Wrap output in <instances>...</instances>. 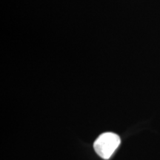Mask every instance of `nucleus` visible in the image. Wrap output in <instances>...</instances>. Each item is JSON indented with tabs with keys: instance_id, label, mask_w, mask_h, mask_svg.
<instances>
[{
	"instance_id": "nucleus-1",
	"label": "nucleus",
	"mask_w": 160,
	"mask_h": 160,
	"mask_svg": "<svg viewBox=\"0 0 160 160\" xmlns=\"http://www.w3.org/2000/svg\"><path fill=\"white\" fill-rule=\"evenodd\" d=\"M120 138L113 133H105L100 135L93 144L96 153L104 159H108L119 145Z\"/></svg>"
}]
</instances>
